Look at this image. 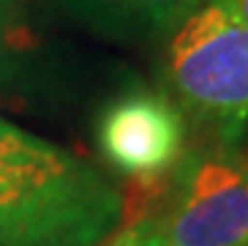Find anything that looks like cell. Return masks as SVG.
I'll return each instance as SVG.
<instances>
[{
    "label": "cell",
    "mask_w": 248,
    "mask_h": 246,
    "mask_svg": "<svg viewBox=\"0 0 248 246\" xmlns=\"http://www.w3.org/2000/svg\"><path fill=\"white\" fill-rule=\"evenodd\" d=\"M85 20L115 33L176 31L206 0H68Z\"/></svg>",
    "instance_id": "cell-5"
},
{
    "label": "cell",
    "mask_w": 248,
    "mask_h": 246,
    "mask_svg": "<svg viewBox=\"0 0 248 246\" xmlns=\"http://www.w3.org/2000/svg\"><path fill=\"white\" fill-rule=\"evenodd\" d=\"M98 146L123 176L151 189L183 161L186 115L160 93H128L100 115Z\"/></svg>",
    "instance_id": "cell-4"
},
{
    "label": "cell",
    "mask_w": 248,
    "mask_h": 246,
    "mask_svg": "<svg viewBox=\"0 0 248 246\" xmlns=\"http://www.w3.org/2000/svg\"><path fill=\"white\" fill-rule=\"evenodd\" d=\"M125 216V198L93 164L53 171L0 168V246H103Z\"/></svg>",
    "instance_id": "cell-1"
},
{
    "label": "cell",
    "mask_w": 248,
    "mask_h": 246,
    "mask_svg": "<svg viewBox=\"0 0 248 246\" xmlns=\"http://www.w3.org/2000/svg\"><path fill=\"white\" fill-rule=\"evenodd\" d=\"M31 43V33L18 20H0V83L18 73V66Z\"/></svg>",
    "instance_id": "cell-7"
},
{
    "label": "cell",
    "mask_w": 248,
    "mask_h": 246,
    "mask_svg": "<svg viewBox=\"0 0 248 246\" xmlns=\"http://www.w3.org/2000/svg\"><path fill=\"white\" fill-rule=\"evenodd\" d=\"M73 153L43 141L10 121L0 118V168L5 171H53L73 161Z\"/></svg>",
    "instance_id": "cell-6"
},
{
    "label": "cell",
    "mask_w": 248,
    "mask_h": 246,
    "mask_svg": "<svg viewBox=\"0 0 248 246\" xmlns=\"http://www.w3.org/2000/svg\"><path fill=\"white\" fill-rule=\"evenodd\" d=\"M221 3L248 28V0H221Z\"/></svg>",
    "instance_id": "cell-10"
},
{
    "label": "cell",
    "mask_w": 248,
    "mask_h": 246,
    "mask_svg": "<svg viewBox=\"0 0 248 246\" xmlns=\"http://www.w3.org/2000/svg\"><path fill=\"white\" fill-rule=\"evenodd\" d=\"M25 0H0V20H18Z\"/></svg>",
    "instance_id": "cell-9"
},
{
    "label": "cell",
    "mask_w": 248,
    "mask_h": 246,
    "mask_svg": "<svg viewBox=\"0 0 248 246\" xmlns=\"http://www.w3.org/2000/svg\"><path fill=\"white\" fill-rule=\"evenodd\" d=\"M168 83L176 106L226 153L248 128V28L206 0L173 33Z\"/></svg>",
    "instance_id": "cell-2"
},
{
    "label": "cell",
    "mask_w": 248,
    "mask_h": 246,
    "mask_svg": "<svg viewBox=\"0 0 248 246\" xmlns=\"http://www.w3.org/2000/svg\"><path fill=\"white\" fill-rule=\"evenodd\" d=\"M155 226L163 246H248V166L223 151L181 161Z\"/></svg>",
    "instance_id": "cell-3"
},
{
    "label": "cell",
    "mask_w": 248,
    "mask_h": 246,
    "mask_svg": "<svg viewBox=\"0 0 248 246\" xmlns=\"http://www.w3.org/2000/svg\"><path fill=\"white\" fill-rule=\"evenodd\" d=\"M108 246H163V244H160L153 216H138L133 224L118 231Z\"/></svg>",
    "instance_id": "cell-8"
}]
</instances>
